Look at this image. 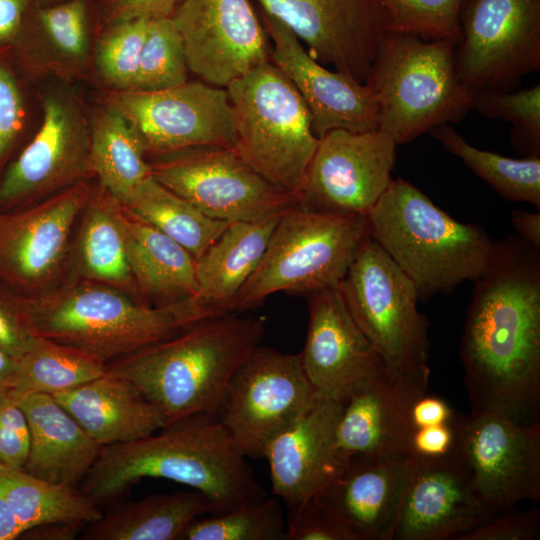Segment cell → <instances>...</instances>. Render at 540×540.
<instances>
[{
  "label": "cell",
  "instance_id": "cell-43",
  "mask_svg": "<svg viewBox=\"0 0 540 540\" xmlns=\"http://www.w3.org/2000/svg\"><path fill=\"white\" fill-rule=\"evenodd\" d=\"M463 0H377L388 31L416 35L424 40L461 41L459 12Z\"/></svg>",
  "mask_w": 540,
  "mask_h": 540
},
{
  "label": "cell",
  "instance_id": "cell-36",
  "mask_svg": "<svg viewBox=\"0 0 540 540\" xmlns=\"http://www.w3.org/2000/svg\"><path fill=\"white\" fill-rule=\"evenodd\" d=\"M0 487L23 532L50 522L91 523L102 516L98 504L80 491L24 469L0 465Z\"/></svg>",
  "mask_w": 540,
  "mask_h": 540
},
{
  "label": "cell",
  "instance_id": "cell-3",
  "mask_svg": "<svg viewBox=\"0 0 540 540\" xmlns=\"http://www.w3.org/2000/svg\"><path fill=\"white\" fill-rule=\"evenodd\" d=\"M263 317L228 313L205 318L183 332L107 363V372L131 381L164 414L217 415L229 382L258 346Z\"/></svg>",
  "mask_w": 540,
  "mask_h": 540
},
{
  "label": "cell",
  "instance_id": "cell-28",
  "mask_svg": "<svg viewBox=\"0 0 540 540\" xmlns=\"http://www.w3.org/2000/svg\"><path fill=\"white\" fill-rule=\"evenodd\" d=\"M11 396L23 410L29 427L30 447L24 470L66 487L75 488L82 483L102 446L52 395Z\"/></svg>",
  "mask_w": 540,
  "mask_h": 540
},
{
  "label": "cell",
  "instance_id": "cell-30",
  "mask_svg": "<svg viewBox=\"0 0 540 540\" xmlns=\"http://www.w3.org/2000/svg\"><path fill=\"white\" fill-rule=\"evenodd\" d=\"M283 212L231 222L196 260L195 297L215 315L233 313L235 299L263 259Z\"/></svg>",
  "mask_w": 540,
  "mask_h": 540
},
{
  "label": "cell",
  "instance_id": "cell-9",
  "mask_svg": "<svg viewBox=\"0 0 540 540\" xmlns=\"http://www.w3.org/2000/svg\"><path fill=\"white\" fill-rule=\"evenodd\" d=\"M338 287L383 364L428 380V321L418 311V291L369 234Z\"/></svg>",
  "mask_w": 540,
  "mask_h": 540
},
{
  "label": "cell",
  "instance_id": "cell-39",
  "mask_svg": "<svg viewBox=\"0 0 540 540\" xmlns=\"http://www.w3.org/2000/svg\"><path fill=\"white\" fill-rule=\"evenodd\" d=\"M286 520L276 496L242 504L228 512L200 516L183 540H284Z\"/></svg>",
  "mask_w": 540,
  "mask_h": 540
},
{
  "label": "cell",
  "instance_id": "cell-25",
  "mask_svg": "<svg viewBox=\"0 0 540 540\" xmlns=\"http://www.w3.org/2000/svg\"><path fill=\"white\" fill-rule=\"evenodd\" d=\"M342 401L318 399L268 443L272 492L289 509L322 492L346 467L336 451Z\"/></svg>",
  "mask_w": 540,
  "mask_h": 540
},
{
  "label": "cell",
  "instance_id": "cell-51",
  "mask_svg": "<svg viewBox=\"0 0 540 540\" xmlns=\"http://www.w3.org/2000/svg\"><path fill=\"white\" fill-rule=\"evenodd\" d=\"M33 0H0V45L11 47L33 5Z\"/></svg>",
  "mask_w": 540,
  "mask_h": 540
},
{
  "label": "cell",
  "instance_id": "cell-23",
  "mask_svg": "<svg viewBox=\"0 0 540 540\" xmlns=\"http://www.w3.org/2000/svg\"><path fill=\"white\" fill-rule=\"evenodd\" d=\"M495 514L458 456L413 459L393 540H457Z\"/></svg>",
  "mask_w": 540,
  "mask_h": 540
},
{
  "label": "cell",
  "instance_id": "cell-8",
  "mask_svg": "<svg viewBox=\"0 0 540 540\" xmlns=\"http://www.w3.org/2000/svg\"><path fill=\"white\" fill-rule=\"evenodd\" d=\"M368 234L366 216L321 213L299 204L286 209L232 312L256 308L277 292L308 296L338 286Z\"/></svg>",
  "mask_w": 540,
  "mask_h": 540
},
{
  "label": "cell",
  "instance_id": "cell-45",
  "mask_svg": "<svg viewBox=\"0 0 540 540\" xmlns=\"http://www.w3.org/2000/svg\"><path fill=\"white\" fill-rule=\"evenodd\" d=\"M30 447L26 416L8 391L0 394V465L24 469Z\"/></svg>",
  "mask_w": 540,
  "mask_h": 540
},
{
  "label": "cell",
  "instance_id": "cell-11",
  "mask_svg": "<svg viewBox=\"0 0 540 540\" xmlns=\"http://www.w3.org/2000/svg\"><path fill=\"white\" fill-rule=\"evenodd\" d=\"M151 176L205 215L226 222L253 221L298 205L226 146H200L147 158Z\"/></svg>",
  "mask_w": 540,
  "mask_h": 540
},
{
  "label": "cell",
  "instance_id": "cell-34",
  "mask_svg": "<svg viewBox=\"0 0 540 540\" xmlns=\"http://www.w3.org/2000/svg\"><path fill=\"white\" fill-rule=\"evenodd\" d=\"M124 209L184 247L197 260L230 224L205 215L151 175L121 202Z\"/></svg>",
  "mask_w": 540,
  "mask_h": 540
},
{
  "label": "cell",
  "instance_id": "cell-15",
  "mask_svg": "<svg viewBox=\"0 0 540 540\" xmlns=\"http://www.w3.org/2000/svg\"><path fill=\"white\" fill-rule=\"evenodd\" d=\"M459 459L495 513L540 499V422L488 409L459 416Z\"/></svg>",
  "mask_w": 540,
  "mask_h": 540
},
{
  "label": "cell",
  "instance_id": "cell-19",
  "mask_svg": "<svg viewBox=\"0 0 540 540\" xmlns=\"http://www.w3.org/2000/svg\"><path fill=\"white\" fill-rule=\"evenodd\" d=\"M319 63L365 83L388 32L377 0H256Z\"/></svg>",
  "mask_w": 540,
  "mask_h": 540
},
{
  "label": "cell",
  "instance_id": "cell-13",
  "mask_svg": "<svg viewBox=\"0 0 540 540\" xmlns=\"http://www.w3.org/2000/svg\"><path fill=\"white\" fill-rule=\"evenodd\" d=\"M317 400L299 353L258 345L234 372L217 416L246 457H263Z\"/></svg>",
  "mask_w": 540,
  "mask_h": 540
},
{
  "label": "cell",
  "instance_id": "cell-27",
  "mask_svg": "<svg viewBox=\"0 0 540 540\" xmlns=\"http://www.w3.org/2000/svg\"><path fill=\"white\" fill-rule=\"evenodd\" d=\"M52 396L102 447L148 437L166 425L162 411L131 381L108 372Z\"/></svg>",
  "mask_w": 540,
  "mask_h": 540
},
{
  "label": "cell",
  "instance_id": "cell-7",
  "mask_svg": "<svg viewBox=\"0 0 540 540\" xmlns=\"http://www.w3.org/2000/svg\"><path fill=\"white\" fill-rule=\"evenodd\" d=\"M225 88L234 122V150L265 179L298 198L319 144L300 94L271 61Z\"/></svg>",
  "mask_w": 540,
  "mask_h": 540
},
{
  "label": "cell",
  "instance_id": "cell-46",
  "mask_svg": "<svg viewBox=\"0 0 540 540\" xmlns=\"http://www.w3.org/2000/svg\"><path fill=\"white\" fill-rule=\"evenodd\" d=\"M36 337L26 316L24 296L0 281V349L18 360Z\"/></svg>",
  "mask_w": 540,
  "mask_h": 540
},
{
  "label": "cell",
  "instance_id": "cell-16",
  "mask_svg": "<svg viewBox=\"0 0 540 540\" xmlns=\"http://www.w3.org/2000/svg\"><path fill=\"white\" fill-rule=\"evenodd\" d=\"M92 185L83 181L25 208L0 211V281L26 297L67 276L73 229Z\"/></svg>",
  "mask_w": 540,
  "mask_h": 540
},
{
  "label": "cell",
  "instance_id": "cell-2",
  "mask_svg": "<svg viewBox=\"0 0 540 540\" xmlns=\"http://www.w3.org/2000/svg\"><path fill=\"white\" fill-rule=\"evenodd\" d=\"M142 478L167 479L199 491L212 514L267 496L244 453L218 416L209 413L170 422L156 435L103 446L79 491L98 504Z\"/></svg>",
  "mask_w": 540,
  "mask_h": 540
},
{
  "label": "cell",
  "instance_id": "cell-31",
  "mask_svg": "<svg viewBox=\"0 0 540 540\" xmlns=\"http://www.w3.org/2000/svg\"><path fill=\"white\" fill-rule=\"evenodd\" d=\"M122 223L128 263L142 298L158 306L195 296V258L124 207Z\"/></svg>",
  "mask_w": 540,
  "mask_h": 540
},
{
  "label": "cell",
  "instance_id": "cell-38",
  "mask_svg": "<svg viewBox=\"0 0 540 540\" xmlns=\"http://www.w3.org/2000/svg\"><path fill=\"white\" fill-rule=\"evenodd\" d=\"M148 19L135 18L100 26L92 53V75L105 91L134 89Z\"/></svg>",
  "mask_w": 540,
  "mask_h": 540
},
{
  "label": "cell",
  "instance_id": "cell-41",
  "mask_svg": "<svg viewBox=\"0 0 540 540\" xmlns=\"http://www.w3.org/2000/svg\"><path fill=\"white\" fill-rule=\"evenodd\" d=\"M182 37L171 17L150 19L141 50L134 89L153 91L188 81Z\"/></svg>",
  "mask_w": 540,
  "mask_h": 540
},
{
  "label": "cell",
  "instance_id": "cell-53",
  "mask_svg": "<svg viewBox=\"0 0 540 540\" xmlns=\"http://www.w3.org/2000/svg\"><path fill=\"white\" fill-rule=\"evenodd\" d=\"M511 224L516 235L527 244L540 249V211L528 212L514 210L511 213Z\"/></svg>",
  "mask_w": 540,
  "mask_h": 540
},
{
  "label": "cell",
  "instance_id": "cell-4",
  "mask_svg": "<svg viewBox=\"0 0 540 540\" xmlns=\"http://www.w3.org/2000/svg\"><path fill=\"white\" fill-rule=\"evenodd\" d=\"M24 307L36 336L81 349L105 364L218 316L195 296L156 306L115 287L72 278L38 296H24Z\"/></svg>",
  "mask_w": 540,
  "mask_h": 540
},
{
  "label": "cell",
  "instance_id": "cell-33",
  "mask_svg": "<svg viewBox=\"0 0 540 540\" xmlns=\"http://www.w3.org/2000/svg\"><path fill=\"white\" fill-rule=\"evenodd\" d=\"M87 111L91 175L122 202L151 175L143 143L133 126L111 107L99 102Z\"/></svg>",
  "mask_w": 540,
  "mask_h": 540
},
{
  "label": "cell",
  "instance_id": "cell-24",
  "mask_svg": "<svg viewBox=\"0 0 540 540\" xmlns=\"http://www.w3.org/2000/svg\"><path fill=\"white\" fill-rule=\"evenodd\" d=\"M92 0H66L50 6L33 3L10 47L14 63L31 85L54 77L73 82L92 76L98 30Z\"/></svg>",
  "mask_w": 540,
  "mask_h": 540
},
{
  "label": "cell",
  "instance_id": "cell-42",
  "mask_svg": "<svg viewBox=\"0 0 540 540\" xmlns=\"http://www.w3.org/2000/svg\"><path fill=\"white\" fill-rule=\"evenodd\" d=\"M472 109L512 125L513 148L540 157V85L511 91H474Z\"/></svg>",
  "mask_w": 540,
  "mask_h": 540
},
{
  "label": "cell",
  "instance_id": "cell-48",
  "mask_svg": "<svg viewBox=\"0 0 540 540\" xmlns=\"http://www.w3.org/2000/svg\"><path fill=\"white\" fill-rule=\"evenodd\" d=\"M459 416L446 423L413 428L408 454L416 460H440L457 456Z\"/></svg>",
  "mask_w": 540,
  "mask_h": 540
},
{
  "label": "cell",
  "instance_id": "cell-35",
  "mask_svg": "<svg viewBox=\"0 0 540 540\" xmlns=\"http://www.w3.org/2000/svg\"><path fill=\"white\" fill-rule=\"evenodd\" d=\"M106 372L107 364L95 356L71 345L37 336L17 360L8 392L13 396L33 393L54 395Z\"/></svg>",
  "mask_w": 540,
  "mask_h": 540
},
{
  "label": "cell",
  "instance_id": "cell-29",
  "mask_svg": "<svg viewBox=\"0 0 540 540\" xmlns=\"http://www.w3.org/2000/svg\"><path fill=\"white\" fill-rule=\"evenodd\" d=\"M122 215L120 200L99 182L92 185L72 236L66 278L112 286L147 303L128 263Z\"/></svg>",
  "mask_w": 540,
  "mask_h": 540
},
{
  "label": "cell",
  "instance_id": "cell-26",
  "mask_svg": "<svg viewBox=\"0 0 540 540\" xmlns=\"http://www.w3.org/2000/svg\"><path fill=\"white\" fill-rule=\"evenodd\" d=\"M412 466L410 456L353 458L316 496L360 540H393Z\"/></svg>",
  "mask_w": 540,
  "mask_h": 540
},
{
  "label": "cell",
  "instance_id": "cell-1",
  "mask_svg": "<svg viewBox=\"0 0 540 540\" xmlns=\"http://www.w3.org/2000/svg\"><path fill=\"white\" fill-rule=\"evenodd\" d=\"M460 344L472 409L538 419L540 249L510 235L493 243L474 281Z\"/></svg>",
  "mask_w": 540,
  "mask_h": 540
},
{
  "label": "cell",
  "instance_id": "cell-47",
  "mask_svg": "<svg viewBox=\"0 0 540 540\" xmlns=\"http://www.w3.org/2000/svg\"><path fill=\"white\" fill-rule=\"evenodd\" d=\"M540 535V511L513 508L496 513L457 540H532Z\"/></svg>",
  "mask_w": 540,
  "mask_h": 540
},
{
  "label": "cell",
  "instance_id": "cell-54",
  "mask_svg": "<svg viewBox=\"0 0 540 540\" xmlns=\"http://www.w3.org/2000/svg\"><path fill=\"white\" fill-rule=\"evenodd\" d=\"M22 532V528L0 487V540H14L19 538Z\"/></svg>",
  "mask_w": 540,
  "mask_h": 540
},
{
  "label": "cell",
  "instance_id": "cell-40",
  "mask_svg": "<svg viewBox=\"0 0 540 540\" xmlns=\"http://www.w3.org/2000/svg\"><path fill=\"white\" fill-rule=\"evenodd\" d=\"M31 87L0 45V177L34 133Z\"/></svg>",
  "mask_w": 540,
  "mask_h": 540
},
{
  "label": "cell",
  "instance_id": "cell-20",
  "mask_svg": "<svg viewBox=\"0 0 540 540\" xmlns=\"http://www.w3.org/2000/svg\"><path fill=\"white\" fill-rule=\"evenodd\" d=\"M258 15L270 40V60L300 94L318 138L335 129H378L379 104L367 83L328 69L307 52L285 24L261 9Z\"/></svg>",
  "mask_w": 540,
  "mask_h": 540
},
{
  "label": "cell",
  "instance_id": "cell-55",
  "mask_svg": "<svg viewBox=\"0 0 540 540\" xmlns=\"http://www.w3.org/2000/svg\"><path fill=\"white\" fill-rule=\"evenodd\" d=\"M16 364V359L0 349V394L8 391L9 381Z\"/></svg>",
  "mask_w": 540,
  "mask_h": 540
},
{
  "label": "cell",
  "instance_id": "cell-17",
  "mask_svg": "<svg viewBox=\"0 0 540 540\" xmlns=\"http://www.w3.org/2000/svg\"><path fill=\"white\" fill-rule=\"evenodd\" d=\"M396 145L378 129L329 131L319 138L307 167L299 205L321 213L367 216L393 180Z\"/></svg>",
  "mask_w": 540,
  "mask_h": 540
},
{
  "label": "cell",
  "instance_id": "cell-49",
  "mask_svg": "<svg viewBox=\"0 0 540 540\" xmlns=\"http://www.w3.org/2000/svg\"><path fill=\"white\" fill-rule=\"evenodd\" d=\"M180 2L181 0H100L96 4L98 26L135 18L150 20L171 17Z\"/></svg>",
  "mask_w": 540,
  "mask_h": 540
},
{
  "label": "cell",
  "instance_id": "cell-52",
  "mask_svg": "<svg viewBox=\"0 0 540 540\" xmlns=\"http://www.w3.org/2000/svg\"><path fill=\"white\" fill-rule=\"evenodd\" d=\"M82 523L50 522L25 530L19 538L31 540H73L79 536Z\"/></svg>",
  "mask_w": 540,
  "mask_h": 540
},
{
  "label": "cell",
  "instance_id": "cell-56",
  "mask_svg": "<svg viewBox=\"0 0 540 540\" xmlns=\"http://www.w3.org/2000/svg\"><path fill=\"white\" fill-rule=\"evenodd\" d=\"M66 0H33V2L38 6H50L54 4L61 3Z\"/></svg>",
  "mask_w": 540,
  "mask_h": 540
},
{
  "label": "cell",
  "instance_id": "cell-18",
  "mask_svg": "<svg viewBox=\"0 0 540 540\" xmlns=\"http://www.w3.org/2000/svg\"><path fill=\"white\" fill-rule=\"evenodd\" d=\"M190 72L226 87L271 61V44L249 0H181L172 14Z\"/></svg>",
  "mask_w": 540,
  "mask_h": 540
},
{
  "label": "cell",
  "instance_id": "cell-50",
  "mask_svg": "<svg viewBox=\"0 0 540 540\" xmlns=\"http://www.w3.org/2000/svg\"><path fill=\"white\" fill-rule=\"evenodd\" d=\"M456 413L444 399L424 392L411 404L409 421L413 428L442 424L453 420Z\"/></svg>",
  "mask_w": 540,
  "mask_h": 540
},
{
  "label": "cell",
  "instance_id": "cell-22",
  "mask_svg": "<svg viewBox=\"0 0 540 540\" xmlns=\"http://www.w3.org/2000/svg\"><path fill=\"white\" fill-rule=\"evenodd\" d=\"M308 329L299 353L318 399L343 401L384 364L365 337L338 286L311 293Z\"/></svg>",
  "mask_w": 540,
  "mask_h": 540
},
{
  "label": "cell",
  "instance_id": "cell-10",
  "mask_svg": "<svg viewBox=\"0 0 540 540\" xmlns=\"http://www.w3.org/2000/svg\"><path fill=\"white\" fill-rule=\"evenodd\" d=\"M38 100L40 123L0 177V211L34 205L92 176L88 111L78 94L56 85Z\"/></svg>",
  "mask_w": 540,
  "mask_h": 540
},
{
  "label": "cell",
  "instance_id": "cell-14",
  "mask_svg": "<svg viewBox=\"0 0 540 540\" xmlns=\"http://www.w3.org/2000/svg\"><path fill=\"white\" fill-rule=\"evenodd\" d=\"M100 103L133 126L147 158L200 146L233 147L235 143L226 88L202 80L153 91L103 90Z\"/></svg>",
  "mask_w": 540,
  "mask_h": 540
},
{
  "label": "cell",
  "instance_id": "cell-21",
  "mask_svg": "<svg viewBox=\"0 0 540 540\" xmlns=\"http://www.w3.org/2000/svg\"><path fill=\"white\" fill-rule=\"evenodd\" d=\"M428 380L383 365L343 401L336 426V451L347 466L353 458L409 456L410 407Z\"/></svg>",
  "mask_w": 540,
  "mask_h": 540
},
{
  "label": "cell",
  "instance_id": "cell-32",
  "mask_svg": "<svg viewBox=\"0 0 540 540\" xmlns=\"http://www.w3.org/2000/svg\"><path fill=\"white\" fill-rule=\"evenodd\" d=\"M212 514L199 491L152 494L88 523L84 540H176L196 518Z\"/></svg>",
  "mask_w": 540,
  "mask_h": 540
},
{
  "label": "cell",
  "instance_id": "cell-44",
  "mask_svg": "<svg viewBox=\"0 0 540 540\" xmlns=\"http://www.w3.org/2000/svg\"><path fill=\"white\" fill-rule=\"evenodd\" d=\"M289 510L284 540H360L350 526L318 496Z\"/></svg>",
  "mask_w": 540,
  "mask_h": 540
},
{
  "label": "cell",
  "instance_id": "cell-37",
  "mask_svg": "<svg viewBox=\"0 0 540 540\" xmlns=\"http://www.w3.org/2000/svg\"><path fill=\"white\" fill-rule=\"evenodd\" d=\"M430 133L500 197L511 202H527L540 210V157L513 159L478 149L450 124L437 126Z\"/></svg>",
  "mask_w": 540,
  "mask_h": 540
},
{
  "label": "cell",
  "instance_id": "cell-5",
  "mask_svg": "<svg viewBox=\"0 0 540 540\" xmlns=\"http://www.w3.org/2000/svg\"><path fill=\"white\" fill-rule=\"evenodd\" d=\"M366 218L369 235L414 283L420 300L474 282L494 243L482 226L455 220L400 177Z\"/></svg>",
  "mask_w": 540,
  "mask_h": 540
},
{
  "label": "cell",
  "instance_id": "cell-6",
  "mask_svg": "<svg viewBox=\"0 0 540 540\" xmlns=\"http://www.w3.org/2000/svg\"><path fill=\"white\" fill-rule=\"evenodd\" d=\"M455 46L393 31L382 38L365 83L378 100V130L397 145L472 109L474 91L457 74Z\"/></svg>",
  "mask_w": 540,
  "mask_h": 540
},
{
  "label": "cell",
  "instance_id": "cell-12",
  "mask_svg": "<svg viewBox=\"0 0 540 540\" xmlns=\"http://www.w3.org/2000/svg\"><path fill=\"white\" fill-rule=\"evenodd\" d=\"M460 80L473 91H511L540 70V0H463Z\"/></svg>",
  "mask_w": 540,
  "mask_h": 540
}]
</instances>
